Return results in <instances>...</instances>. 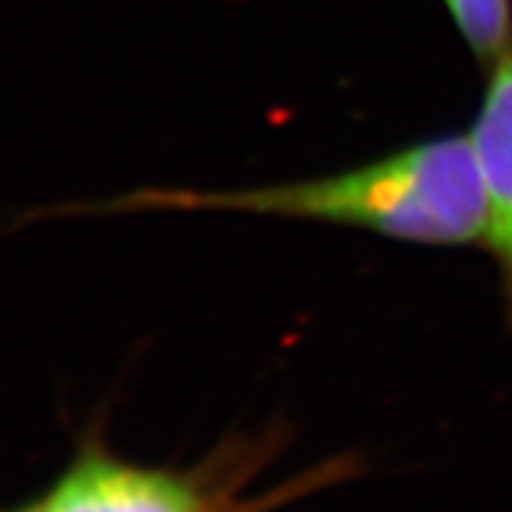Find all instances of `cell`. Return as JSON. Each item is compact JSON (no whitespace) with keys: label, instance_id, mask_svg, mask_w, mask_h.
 Listing matches in <instances>:
<instances>
[{"label":"cell","instance_id":"cell-1","mask_svg":"<svg viewBox=\"0 0 512 512\" xmlns=\"http://www.w3.org/2000/svg\"><path fill=\"white\" fill-rule=\"evenodd\" d=\"M110 211H237L362 229L414 245H481L487 206L468 133L411 143L333 175L242 190H138Z\"/></svg>","mask_w":512,"mask_h":512},{"label":"cell","instance_id":"cell-2","mask_svg":"<svg viewBox=\"0 0 512 512\" xmlns=\"http://www.w3.org/2000/svg\"><path fill=\"white\" fill-rule=\"evenodd\" d=\"M271 448L276 440L234 437L193 466H146L91 427L45 492L0 512H276L346 476V461H331L260 492L255 479L271 466Z\"/></svg>","mask_w":512,"mask_h":512},{"label":"cell","instance_id":"cell-3","mask_svg":"<svg viewBox=\"0 0 512 512\" xmlns=\"http://www.w3.org/2000/svg\"><path fill=\"white\" fill-rule=\"evenodd\" d=\"M487 68V86L468 138L474 146L487 206L481 245L497 263L507 320L512 323V50Z\"/></svg>","mask_w":512,"mask_h":512},{"label":"cell","instance_id":"cell-4","mask_svg":"<svg viewBox=\"0 0 512 512\" xmlns=\"http://www.w3.org/2000/svg\"><path fill=\"white\" fill-rule=\"evenodd\" d=\"M476 60L492 65L512 50V0H442Z\"/></svg>","mask_w":512,"mask_h":512}]
</instances>
